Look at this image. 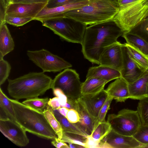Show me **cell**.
Masks as SVG:
<instances>
[{
    "mask_svg": "<svg viewBox=\"0 0 148 148\" xmlns=\"http://www.w3.org/2000/svg\"><path fill=\"white\" fill-rule=\"evenodd\" d=\"M124 32L114 19L87 27L81 44L84 57L91 62L99 64L105 49L117 42Z\"/></svg>",
    "mask_w": 148,
    "mask_h": 148,
    "instance_id": "6da1fadb",
    "label": "cell"
},
{
    "mask_svg": "<svg viewBox=\"0 0 148 148\" xmlns=\"http://www.w3.org/2000/svg\"><path fill=\"white\" fill-rule=\"evenodd\" d=\"M53 80L44 72H30L14 79H8L7 90L15 99L38 97L51 88Z\"/></svg>",
    "mask_w": 148,
    "mask_h": 148,
    "instance_id": "7a4b0ae2",
    "label": "cell"
},
{
    "mask_svg": "<svg viewBox=\"0 0 148 148\" xmlns=\"http://www.w3.org/2000/svg\"><path fill=\"white\" fill-rule=\"evenodd\" d=\"M16 121L27 132L45 139L53 140L58 137L43 112L10 99Z\"/></svg>",
    "mask_w": 148,
    "mask_h": 148,
    "instance_id": "3957f363",
    "label": "cell"
},
{
    "mask_svg": "<svg viewBox=\"0 0 148 148\" xmlns=\"http://www.w3.org/2000/svg\"><path fill=\"white\" fill-rule=\"evenodd\" d=\"M119 9L118 0H89L87 5L65 12L63 17L91 25L113 19Z\"/></svg>",
    "mask_w": 148,
    "mask_h": 148,
    "instance_id": "277c9868",
    "label": "cell"
},
{
    "mask_svg": "<svg viewBox=\"0 0 148 148\" xmlns=\"http://www.w3.org/2000/svg\"><path fill=\"white\" fill-rule=\"evenodd\" d=\"M43 26L68 42L82 44L87 25L73 18L64 17L43 21Z\"/></svg>",
    "mask_w": 148,
    "mask_h": 148,
    "instance_id": "5b68a950",
    "label": "cell"
},
{
    "mask_svg": "<svg viewBox=\"0 0 148 148\" xmlns=\"http://www.w3.org/2000/svg\"><path fill=\"white\" fill-rule=\"evenodd\" d=\"M148 17V0H141L119 8L114 18L124 32H128Z\"/></svg>",
    "mask_w": 148,
    "mask_h": 148,
    "instance_id": "8992f818",
    "label": "cell"
},
{
    "mask_svg": "<svg viewBox=\"0 0 148 148\" xmlns=\"http://www.w3.org/2000/svg\"><path fill=\"white\" fill-rule=\"evenodd\" d=\"M107 121L115 132L128 136H133L142 125L137 110L127 109H122L117 114H109Z\"/></svg>",
    "mask_w": 148,
    "mask_h": 148,
    "instance_id": "52a82bcc",
    "label": "cell"
},
{
    "mask_svg": "<svg viewBox=\"0 0 148 148\" xmlns=\"http://www.w3.org/2000/svg\"><path fill=\"white\" fill-rule=\"evenodd\" d=\"M27 55L29 59L40 68L43 72H60L72 66L70 63L62 58L44 49L28 50Z\"/></svg>",
    "mask_w": 148,
    "mask_h": 148,
    "instance_id": "ba28073f",
    "label": "cell"
},
{
    "mask_svg": "<svg viewBox=\"0 0 148 148\" xmlns=\"http://www.w3.org/2000/svg\"><path fill=\"white\" fill-rule=\"evenodd\" d=\"M82 84L75 70L67 68L56 76L53 80L51 88H59L68 98L76 100L82 95Z\"/></svg>",
    "mask_w": 148,
    "mask_h": 148,
    "instance_id": "9c48e42d",
    "label": "cell"
},
{
    "mask_svg": "<svg viewBox=\"0 0 148 148\" xmlns=\"http://www.w3.org/2000/svg\"><path fill=\"white\" fill-rule=\"evenodd\" d=\"M0 131L17 146L25 147L29 143L25 130L16 121L8 118L0 119Z\"/></svg>",
    "mask_w": 148,
    "mask_h": 148,
    "instance_id": "30bf717a",
    "label": "cell"
},
{
    "mask_svg": "<svg viewBox=\"0 0 148 148\" xmlns=\"http://www.w3.org/2000/svg\"><path fill=\"white\" fill-rule=\"evenodd\" d=\"M122 51V63L120 71L121 77L129 84L137 79L148 70L138 64L132 58L124 44H123Z\"/></svg>",
    "mask_w": 148,
    "mask_h": 148,
    "instance_id": "8fae6325",
    "label": "cell"
},
{
    "mask_svg": "<svg viewBox=\"0 0 148 148\" xmlns=\"http://www.w3.org/2000/svg\"><path fill=\"white\" fill-rule=\"evenodd\" d=\"M47 2L36 3L12 2L7 7L6 14L11 16L34 18L46 6Z\"/></svg>",
    "mask_w": 148,
    "mask_h": 148,
    "instance_id": "7c38bea8",
    "label": "cell"
},
{
    "mask_svg": "<svg viewBox=\"0 0 148 148\" xmlns=\"http://www.w3.org/2000/svg\"><path fill=\"white\" fill-rule=\"evenodd\" d=\"M123 44L117 41L106 48L100 56L99 64L120 71L122 63Z\"/></svg>",
    "mask_w": 148,
    "mask_h": 148,
    "instance_id": "4fadbf2b",
    "label": "cell"
},
{
    "mask_svg": "<svg viewBox=\"0 0 148 148\" xmlns=\"http://www.w3.org/2000/svg\"><path fill=\"white\" fill-rule=\"evenodd\" d=\"M89 3V0L75 2L56 7L48 8L45 7L34 18V20L42 21L60 18L63 14L69 11L78 8Z\"/></svg>",
    "mask_w": 148,
    "mask_h": 148,
    "instance_id": "5bb4252c",
    "label": "cell"
},
{
    "mask_svg": "<svg viewBox=\"0 0 148 148\" xmlns=\"http://www.w3.org/2000/svg\"><path fill=\"white\" fill-rule=\"evenodd\" d=\"M108 97L105 90L97 93L81 95L78 99L95 121L99 111Z\"/></svg>",
    "mask_w": 148,
    "mask_h": 148,
    "instance_id": "9a60e30c",
    "label": "cell"
},
{
    "mask_svg": "<svg viewBox=\"0 0 148 148\" xmlns=\"http://www.w3.org/2000/svg\"><path fill=\"white\" fill-rule=\"evenodd\" d=\"M103 140L112 148H140L142 146L133 136L119 134L112 129Z\"/></svg>",
    "mask_w": 148,
    "mask_h": 148,
    "instance_id": "2e32d148",
    "label": "cell"
},
{
    "mask_svg": "<svg viewBox=\"0 0 148 148\" xmlns=\"http://www.w3.org/2000/svg\"><path fill=\"white\" fill-rule=\"evenodd\" d=\"M105 90L116 102H124L129 98L128 83L122 77L116 79Z\"/></svg>",
    "mask_w": 148,
    "mask_h": 148,
    "instance_id": "e0dca14e",
    "label": "cell"
},
{
    "mask_svg": "<svg viewBox=\"0 0 148 148\" xmlns=\"http://www.w3.org/2000/svg\"><path fill=\"white\" fill-rule=\"evenodd\" d=\"M148 70H147L137 79L128 84L129 98L140 100L148 98Z\"/></svg>",
    "mask_w": 148,
    "mask_h": 148,
    "instance_id": "ac0fdd59",
    "label": "cell"
},
{
    "mask_svg": "<svg viewBox=\"0 0 148 148\" xmlns=\"http://www.w3.org/2000/svg\"><path fill=\"white\" fill-rule=\"evenodd\" d=\"M121 77L120 71L108 66L99 65L89 68L86 78L97 77L105 80L107 83Z\"/></svg>",
    "mask_w": 148,
    "mask_h": 148,
    "instance_id": "d6986e66",
    "label": "cell"
},
{
    "mask_svg": "<svg viewBox=\"0 0 148 148\" xmlns=\"http://www.w3.org/2000/svg\"><path fill=\"white\" fill-rule=\"evenodd\" d=\"M73 109L79 115V121L77 123L88 136L90 135L93 129L94 121L78 99L75 101Z\"/></svg>",
    "mask_w": 148,
    "mask_h": 148,
    "instance_id": "ffe728a7",
    "label": "cell"
},
{
    "mask_svg": "<svg viewBox=\"0 0 148 148\" xmlns=\"http://www.w3.org/2000/svg\"><path fill=\"white\" fill-rule=\"evenodd\" d=\"M14 43L5 23L0 25V59L12 51Z\"/></svg>",
    "mask_w": 148,
    "mask_h": 148,
    "instance_id": "44dd1931",
    "label": "cell"
},
{
    "mask_svg": "<svg viewBox=\"0 0 148 148\" xmlns=\"http://www.w3.org/2000/svg\"><path fill=\"white\" fill-rule=\"evenodd\" d=\"M107 82L105 80L97 77L86 78L82 83L81 92L82 95L97 93L103 90Z\"/></svg>",
    "mask_w": 148,
    "mask_h": 148,
    "instance_id": "7402d4cb",
    "label": "cell"
},
{
    "mask_svg": "<svg viewBox=\"0 0 148 148\" xmlns=\"http://www.w3.org/2000/svg\"><path fill=\"white\" fill-rule=\"evenodd\" d=\"M51 109L55 117L60 122L63 131L86 136H88L77 123H73L70 122L65 117L59 112L58 110H53L51 108Z\"/></svg>",
    "mask_w": 148,
    "mask_h": 148,
    "instance_id": "603a6c76",
    "label": "cell"
},
{
    "mask_svg": "<svg viewBox=\"0 0 148 148\" xmlns=\"http://www.w3.org/2000/svg\"><path fill=\"white\" fill-rule=\"evenodd\" d=\"M122 37L126 43L132 46L148 57V43L143 39L128 32H124Z\"/></svg>",
    "mask_w": 148,
    "mask_h": 148,
    "instance_id": "cb8c5ba5",
    "label": "cell"
},
{
    "mask_svg": "<svg viewBox=\"0 0 148 148\" xmlns=\"http://www.w3.org/2000/svg\"><path fill=\"white\" fill-rule=\"evenodd\" d=\"M0 111L10 119L16 121L14 109L10 99L0 89Z\"/></svg>",
    "mask_w": 148,
    "mask_h": 148,
    "instance_id": "d4e9b609",
    "label": "cell"
},
{
    "mask_svg": "<svg viewBox=\"0 0 148 148\" xmlns=\"http://www.w3.org/2000/svg\"><path fill=\"white\" fill-rule=\"evenodd\" d=\"M124 44L132 58L138 64L148 70V57L131 45L126 43Z\"/></svg>",
    "mask_w": 148,
    "mask_h": 148,
    "instance_id": "484cf974",
    "label": "cell"
},
{
    "mask_svg": "<svg viewBox=\"0 0 148 148\" xmlns=\"http://www.w3.org/2000/svg\"><path fill=\"white\" fill-rule=\"evenodd\" d=\"M43 113L58 137L62 139L63 134L62 129L60 122L55 117L51 107L48 106L47 108L43 112Z\"/></svg>",
    "mask_w": 148,
    "mask_h": 148,
    "instance_id": "4316f807",
    "label": "cell"
},
{
    "mask_svg": "<svg viewBox=\"0 0 148 148\" xmlns=\"http://www.w3.org/2000/svg\"><path fill=\"white\" fill-rule=\"evenodd\" d=\"M110 124L108 121L99 123L95 127L90 135L95 140L100 141L112 130Z\"/></svg>",
    "mask_w": 148,
    "mask_h": 148,
    "instance_id": "83f0119b",
    "label": "cell"
},
{
    "mask_svg": "<svg viewBox=\"0 0 148 148\" xmlns=\"http://www.w3.org/2000/svg\"><path fill=\"white\" fill-rule=\"evenodd\" d=\"M128 32L140 37L148 43V17Z\"/></svg>",
    "mask_w": 148,
    "mask_h": 148,
    "instance_id": "f1b7e54d",
    "label": "cell"
},
{
    "mask_svg": "<svg viewBox=\"0 0 148 148\" xmlns=\"http://www.w3.org/2000/svg\"><path fill=\"white\" fill-rule=\"evenodd\" d=\"M49 99L48 97L44 98L37 97L26 99L22 103L43 112L47 108Z\"/></svg>",
    "mask_w": 148,
    "mask_h": 148,
    "instance_id": "f546056e",
    "label": "cell"
},
{
    "mask_svg": "<svg viewBox=\"0 0 148 148\" xmlns=\"http://www.w3.org/2000/svg\"><path fill=\"white\" fill-rule=\"evenodd\" d=\"M87 139L86 136L64 131L62 138L66 143L77 144L84 147Z\"/></svg>",
    "mask_w": 148,
    "mask_h": 148,
    "instance_id": "4dcf8cb0",
    "label": "cell"
},
{
    "mask_svg": "<svg viewBox=\"0 0 148 148\" xmlns=\"http://www.w3.org/2000/svg\"><path fill=\"white\" fill-rule=\"evenodd\" d=\"M142 124L148 126V98L139 100L137 107Z\"/></svg>",
    "mask_w": 148,
    "mask_h": 148,
    "instance_id": "1f68e13d",
    "label": "cell"
},
{
    "mask_svg": "<svg viewBox=\"0 0 148 148\" xmlns=\"http://www.w3.org/2000/svg\"><path fill=\"white\" fill-rule=\"evenodd\" d=\"M113 99L112 97L108 96L106 101L100 109L98 116L95 121L93 129L99 123L106 121L105 117L108 110L110 109V106Z\"/></svg>",
    "mask_w": 148,
    "mask_h": 148,
    "instance_id": "d6a6232c",
    "label": "cell"
},
{
    "mask_svg": "<svg viewBox=\"0 0 148 148\" xmlns=\"http://www.w3.org/2000/svg\"><path fill=\"white\" fill-rule=\"evenodd\" d=\"M133 136L142 146L148 144V126L142 125Z\"/></svg>",
    "mask_w": 148,
    "mask_h": 148,
    "instance_id": "836d02e7",
    "label": "cell"
},
{
    "mask_svg": "<svg viewBox=\"0 0 148 148\" xmlns=\"http://www.w3.org/2000/svg\"><path fill=\"white\" fill-rule=\"evenodd\" d=\"M34 19L32 17L13 16L6 15L5 22L13 26L18 27L22 26Z\"/></svg>",
    "mask_w": 148,
    "mask_h": 148,
    "instance_id": "e575fe53",
    "label": "cell"
},
{
    "mask_svg": "<svg viewBox=\"0 0 148 148\" xmlns=\"http://www.w3.org/2000/svg\"><path fill=\"white\" fill-rule=\"evenodd\" d=\"M11 66L10 64L3 58L0 59V85L3 84L9 76Z\"/></svg>",
    "mask_w": 148,
    "mask_h": 148,
    "instance_id": "d590c367",
    "label": "cell"
},
{
    "mask_svg": "<svg viewBox=\"0 0 148 148\" xmlns=\"http://www.w3.org/2000/svg\"><path fill=\"white\" fill-rule=\"evenodd\" d=\"M86 0H49L46 7L51 8L62 6L68 3Z\"/></svg>",
    "mask_w": 148,
    "mask_h": 148,
    "instance_id": "8d00e7d4",
    "label": "cell"
},
{
    "mask_svg": "<svg viewBox=\"0 0 148 148\" xmlns=\"http://www.w3.org/2000/svg\"><path fill=\"white\" fill-rule=\"evenodd\" d=\"M52 90L54 95L58 98L61 105V107L65 105L67 103L68 97L63 91L58 88H54Z\"/></svg>",
    "mask_w": 148,
    "mask_h": 148,
    "instance_id": "74e56055",
    "label": "cell"
},
{
    "mask_svg": "<svg viewBox=\"0 0 148 148\" xmlns=\"http://www.w3.org/2000/svg\"><path fill=\"white\" fill-rule=\"evenodd\" d=\"M66 118L70 122L73 123L79 122L80 119L78 112L74 109L69 110L67 114Z\"/></svg>",
    "mask_w": 148,
    "mask_h": 148,
    "instance_id": "f35d334b",
    "label": "cell"
},
{
    "mask_svg": "<svg viewBox=\"0 0 148 148\" xmlns=\"http://www.w3.org/2000/svg\"><path fill=\"white\" fill-rule=\"evenodd\" d=\"M51 144L58 148H69V145H67L62 139L56 138L51 142Z\"/></svg>",
    "mask_w": 148,
    "mask_h": 148,
    "instance_id": "ab89813d",
    "label": "cell"
},
{
    "mask_svg": "<svg viewBox=\"0 0 148 148\" xmlns=\"http://www.w3.org/2000/svg\"><path fill=\"white\" fill-rule=\"evenodd\" d=\"M48 105L53 110H58L61 107V105L59 99L56 97L52 99H49L48 103Z\"/></svg>",
    "mask_w": 148,
    "mask_h": 148,
    "instance_id": "60d3db41",
    "label": "cell"
},
{
    "mask_svg": "<svg viewBox=\"0 0 148 148\" xmlns=\"http://www.w3.org/2000/svg\"><path fill=\"white\" fill-rule=\"evenodd\" d=\"M100 141L95 140L89 135L87 136L85 147L86 148H97Z\"/></svg>",
    "mask_w": 148,
    "mask_h": 148,
    "instance_id": "b9f144b4",
    "label": "cell"
},
{
    "mask_svg": "<svg viewBox=\"0 0 148 148\" xmlns=\"http://www.w3.org/2000/svg\"><path fill=\"white\" fill-rule=\"evenodd\" d=\"M6 7L0 2V25L5 23V18L6 16Z\"/></svg>",
    "mask_w": 148,
    "mask_h": 148,
    "instance_id": "7bdbcfd3",
    "label": "cell"
},
{
    "mask_svg": "<svg viewBox=\"0 0 148 148\" xmlns=\"http://www.w3.org/2000/svg\"><path fill=\"white\" fill-rule=\"evenodd\" d=\"M141 0H118L119 8L131 4Z\"/></svg>",
    "mask_w": 148,
    "mask_h": 148,
    "instance_id": "ee69618b",
    "label": "cell"
},
{
    "mask_svg": "<svg viewBox=\"0 0 148 148\" xmlns=\"http://www.w3.org/2000/svg\"><path fill=\"white\" fill-rule=\"evenodd\" d=\"M49 0H17L14 2L36 3L47 2Z\"/></svg>",
    "mask_w": 148,
    "mask_h": 148,
    "instance_id": "f6af8a7d",
    "label": "cell"
},
{
    "mask_svg": "<svg viewBox=\"0 0 148 148\" xmlns=\"http://www.w3.org/2000/svg\"><path fill=\"white\" fill-rule=\"evenodd\" d=\"M97 148H112V147L108 143L102 139L100 142Z\"/></svg>",
    "mask_w": 148,
    "mask_h": 148,
    "instance_id": "bcb514c9",
    "label": "cell"
},
{
    "mask_svg": "<svg viewBox=\"0 0 148 148\" xmlns=\"http://www.w3.org/2000/svg\"><path fill=\"white\" fill-rule=\"evenodd\" d=\"M58 110L61 114L66 117L67 114L69 110L66 107H62L59 108Z\"/></svg>",
    "mask_w": 148,
    "mask_h": 148,
    "instance_id": "7dc6e473",
    "label": "cell"
},
{
    "mask_svg": "<svg viewBox=\"0 0 148 148\" xmlns=\"http://www.w3.org/2000/svg\"><path fill=\"white\" fill-rule=\"evenodd\" d=\"M69 146L71 148H86L84 146L75 144L69 143Z\"/></svg>",
    "mask_w": 148,
    "mask_h": 148,
    "instance_id": "c3c4849f",
    "label": "cell"
},
{
    "mask_svg": "<svg viewBox=\"0 0 148 148\" xmlns=\"http://www.w3.org/2000/svg\"><path fill=\"white\" fill-rule=\"evenodd\" d=\"M0 2L3 3L6 7L12 3L11 0H0Z\"/></svg>",
    "mask_w": 148,
    "mask_h": 148,
    "instance_id": "681fc988",
    "label": "cell"
},
{
    "mask_svg": "<svg viewBox=\"0 0 148 148\" xmlns=\"http://www.w3.org/2000/svg\"><path fill=\"white\" fill-rule=\"evenodd\" d=\"M141 148H148V144L142 146Z\"/></svg>",
    "mask_w": 148,
    "mask_h": 148,
    "instance_id": "f907efd6",
    "label": "cell"
},
{
    "mask_svg": "<svg viewBox=\"0 0 148 148\" xmlns=\"http://www.w3.org/2000/svg\"><path fill=\"white\" fill-rule=\"evenodd\" d=\"M147 96L148 97V86H147Z\"/></svg>",
    "mask_w": 148,
    "mask_h": 148,
    "instance_id": "816d5d0a",
    "label": "cell"
},
{
    "mask_svg": "<svg viewBox=\"0 0 148 148\" xmlns=\"http://www.w3.org/2000/svg\"><path fill=\"white\" fill-rule=\"evenodd\" d=\"M11 0V2L12 3L13 2L14 0Z\"/></svg>",
    "mask_w": 148,
    "mask_h": 148,
    "instance_id": "f5cc1de1",
    "label": "cell"
},
{
    "mask_svg": "<svg viewBox=\"0 0 148 148\" xmlns=\"http://www.w3.org/2000/svg\"><path fill=\"white\" fill-rule=\"evenodd\" d=\"M15 0H13V2Z\"/></svg>",
    "mask_w": 148,
    "mask_h": 148,
    "instance_id": "db71d44e",
    "label": "cell"
},
{
    "mask_svg": "<svg viewBox=\"0 0 148 148\" xmlns=\"http://www.w3.org/2000/svg\"><path fill=\"white\" fill-rule=\"evenodd\" d=\"M16 0H15L13 2H14L15 1H16Z\"/></svg>",
    "mask_w": 148,
    "mask_h": 148,
    "instance_id": "11a10c76",
    "label": "cell"
}]
</instances>
